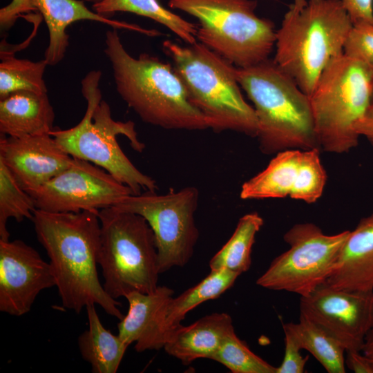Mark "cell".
Wrapping results in <instances>:
<instances>
[{
  "label": "cell",
  "mask_w": 373,
  "mask_h": 373,
  "mask_svg": "<svg viewBox=\"0 0 373 373\" xmlns=\"http://www.w3.org/2000/svg\"><path fill=\"white\" fill-rule=\"evenodd\" d=\"M1 59L0 98L19 90L47 93L44 73L48 65L44 59L32 61L1 50Z\"/></svg>",
  "instance_id": "cell-27"
},
{
  "label": "cell",
  "mask_w": 373,
  "mask_h": 373,
  "mask_svg": "<svg viewBox=\"0 0 373 373\" xmlns=\"http://www.w3.org/2000/svg\"><path fill=\"white\" fill-rule=\"evenodd\" d=\"M263 224L262 218L255 212L240 218L232 236L211 258L210 269H227L240 275L247 271L255 238Z\"/></svg>",
  "instance_id": "cell-26"
},
{
  "label": "cell",
  "mask_w": 373,
  "mask_h": 373,
  "mask_svg": "<svg viewBox=\"0 0 373 373\" xmlns=\"http://www.w3.org/2000/svg\"><path fill=\"white\" fill-rule=\"evenodd\" d=\"M26 192L32 198L37 209L56 213L101 210L133 194L128 186L102 168L73 157L65 170Z\"/></svg>",
  "instance_id": "cell-12"
},
{
  "label": "cell",
  "mask_w": 373,
  "mask_h": 373,
  "mask_svg": "<svg viewBox=\"0 0 373 373\" xmlns=\"http://www.w3.org/2000/svg\"><path fill=\"white\" fill-rule=\"evenodd\" d=\"M198 201V189L186 186L163 195L150 191L131 194L113 207L146 220L155 236L161 274L191 258L199 238L194 218Z\"/></svg>",
  "instance_id": "cell-11"
},
{
  "label": "cell",
  "mask_w": 373,
  "mask_h": 373,
  "mask_svg": "<svg viewBox=\"0 0 373 373\" xmlns=\"http://www.w3.org/2000/svg\"><path fill=\"white\" fill-rule=\"evenodd\" d=\"M233 329L230 315L213 313L188 326L180 327L169 336L163 348L184 365L199 358L211 359Z\"/></svg>",
  "instance_id": "cell-19"
},
{
  "label": "cell",
  "mask_w": 373,
  "mask_h": 373,
  "mask_svg": "<svg viewBox=\"0 0 373 373\" xmlns=\"http://www.w3.org/2000/svg\"><path fill=\"white\" fill-rule=\"evenodd\" d=\"M100 70L87 73L81 82L82 93L86 101V109L81 121L68 129H53L50 135L68 155L97 165L128 186L134 195L142 191H156V182L142 173L122 151L117 136L123 135L132 148L142 153L144 144L137 138L131 121H115L111 108L102 99L99 88Z\"/></svg>",
  "instance_id": "cell-6"
},
{
  "label": "cell",
  "mask_w": 373,
  "mask_h": 373,
  "mask_svg": "<svg viewBox=\"0 0 373 373\" xmlns=\"http://www.w3.org/2000/svg\"><path fill=\"white\" fill-rule=\"evenodd\" d=\"M233 373H276L277 367L254 354L247 343L240 339L234 329L224 338L211 358Z\"/></svg>",
  "instance_id": "cell-29"
},
{
  "label": "cell",
  "mask_w": 373,
  "mask_h": 373,
  "mask_svg": "<svg viewBox=\"0 0 373 373\" xmlns=\"http://www.w3.org/2000/svg\"><path fill=\"white\" fill-rule=\"evenodd\" d=\"M173 291L166 286H158L151 293L135 291L125 298L128 303L126 315L117 325L118 336L127 345L135 343L138 352L157 349V324L160 310L173 297Z\"/></svg>",
  "instance_id": "cell-20"
},
{
  "label": "cell",
  "mask_w": 373,
  "mask_h": 373,
  "mask_svg": "<svg viewBox=\"0 0 373 373\" xmlns=\"http://www.w3.org/2000/svg\"><path fill=\"white\" fill-rule=\"evenodd\" d=\"M99 218L97 262L106 293L117 300L135 291L153 292L160 273L155 236L146 220L114 207L99 210Z\"/></svg>",
  "instance_id": "cell-8"
},
{
  "label": "cell",
  "mask_w": 373,
  "mask_h": 373,
  "mask_svg": "<svg viewBox=\"0 0 373 373\" xmlns=\"http://www.w3.org/2000/svg\"><path fill=\"white\" fill-rule=\"evenodd\" d=\"M162 48L189 100L205 117L209 128L256 137V113L241 93L233 64L200 42L183 46L165 40Z\"/></svg>",
  "instance_id": "cell-5"
},
{
  "label": "cell",
  "mask_w": 373,
  "mask_h": 373,
  "mask_svg": "<svg viewBox=\"0 0 373 373\" xmlns=\"http://www.w3.org/2000/svg\"><path fill=\"white\" fill-rule=\"evenodd\" d=\"M86 309L88 327L78 338L80 354L93 373H115L128 345L104 327L95 305H88Z\"/></svg>",
  "instance_id": "cell-22"
},
{
  "label": "cell",
  "mask_w": 373,
  "mask_h": 373,
  "mask_svg": "<svg viewBox=\"0 0 373 373\" xmlns=\"http://www.w3.org/2000/svg\"><path fill=\"white\" fill-rule=\"evenodd\" d=\"M354 131L360 137H364L373 146V111L368 110L354 126Z\"/></svg>",
  "instance_id": "cell-36"
},
{
  "label": "cell",
  "mask_w": 373,
  "mask_h": 373,
  "mask_svg": "<svg viewBox=\"0 0 373 373\" xmlns=\"http://www.w3.org/2000/svg\"><path fill=\"white\" fill-rule=\"evenodd\" d=\"M352 26L340 0L294 3L276 30L274 61L310 96L328 63L343 53Z\"/></svg>",
  "instance_id": "cell-3"
},
{
  "label": "cell",
  "mask_w": 373,
  "mask_h": 373,
  "mask_svg": "<svg viewBox=\"0 0 373 373\" xmlns=\"http://www.w3.org/2000/svg\"><path fill=\"white\" fill-rule=\"evenodd\" d=\"M361 352L369 358L373 366V327L364 339Z\"/></svg>",
  "instance_id": "cell-37"
},
{
  "label": "cell",
  "mask_w": 373,
  "mask_h": 373,
  "mask_svg": "<svg viewBox=\"0 0 373 373\" xmlns=\"http://www.w3.org/2000/svg\"><path fill=\"white\" fill-rule=\"evenodd\" d=\"M285 334V354L283 360L277 367L276 373H303L309 356L303 357L300 354V348L293 337L287 332Z\"/></svg>",
  "instance_id": "cell-32"
},
{
  "label": "cell",
  "mask_w": 373,
  "mask_h": 373,
  "mask_svg": "<svg viewBox=\"0 0 373 373\" xmlns=\"http://www.w3.org/2000/svg\"><path fill=\"white\" fill-rule=\"evenodd\" d=\"M35 11L38 12L34 0H12L0 9L1 30H9L19 17Z\"/></svg>",
  "instance_id": "cell-33"
},
{
  "label": "cell",
  "mask_w": 373,
  "mask_h": 373,
  "mask_svg": "<svg viewBox=\"0 0 373 373\" xmlns=\"http://www.w3.org/2000/svg\"><path fill=\"white\" fill-rule=\"evenodd\" d=\"M343 53L373 66V25H353L345 40Z\"/></svg>",
  "instance_id": "cell-31"
},
{
  "label": "cell",
  "mask_w": 373,
  "mask_h": 373,
  "mask_svg": "<svg viewBox=\"0 0 373 373\" xmlns=\"http://www.w3.org/2000/svg\"><path fill=\"white\" fill-rule=\"evenodd\" d=\"M369 110L373 111V91H372V95L371 106H370Z\"/></svg>",
  "instance_id": "cell-38"
},
{
  "label": "cell",
  "mask_w": 373,
  "mask_h": 373,
  "mask_svg": "<svg viewBox=\"0 0 373 373\" xmlns=\"http://www.w3.org/2000/svg\"><path fill=\"white\" fill-rule=\"evenodd\" d=\"M300 314L325 329L347 350H359L373 327V290L338 289L326 283L300 297Z\"/></svg>",
  "instance_id": "cell-13"
},
{
  "label": "cell",
  "mask_w": 373,
  "mask_h": 373,
  "mask_svg": "<svg viewBox=\"0 0 373 373\" xmlns=\"http://www.w3.org/2000/svg\"><path fill=\"white\" fill-rule=\"evenodd\" d=\"M55 286L49 262L21 240H0V311L27 314L43 290Z\"/></svg>",
  "instance_id": "cell-14"
},
{
  "label": "cell",
  "mask_w": 373,
  "mask_h": 373,
  "mask_svg": "<svg viewBox=\"0 0 373 373\" xmlns=\"http://www.w3.org/2000/svg\"><path fill=\"white\" fill-rule=\"evenodd\" d=\"M99 210L56 213L35 209L37 238L50 259L63 307L79 314L88 305L100 306L122 320L120 303L105 291L97 265L100 245Z\"/></svg>",
  "instance_id": "cell-1"
},
{
  "label": "cell",
  "mask_w": 373,
  "mask_h": 373,
  "mask_svg": "<svg viewBox=\"0 0 373 373\" xmlns=\"http://www.w3.org/2000/svg\"><path fill=\"white\" fill-rule=\"evenodd\" d=\"M242 89L254 104L257 139L264 154L320 149L309 96L274 61L236 67Z\"/></svg>",
  "instance_id": "cell-4"
},
{
  "label": "cell",
  "mask_w": 373,
  "mask_h": 373,
  "mask_svg": "<svg viewBox=\"0 0 373 373\" xmlns=\"http://www.w3.org/2000/svg\"><path fill=\"white\" fill-rule=\"evenodd\" d=\"M300 350L308 351L328 373H345L343 346L315 323L300 314L298 323L283 324Z\"/></svg>",
  "instance_id": "cell-25"
},
{
  "label": "cell",
  "mask_w": 373,
  "mask_h": 373,
  "mask_svg": "<svg viewBox=\"0 0 373 373\" xmlns=\"http://www.w3.org/2000/svg\"><path fill=\"white\" fill-rule=\"evenodd\" d=\"M104 51L118 94L143 122L165 129L209 128L205 117L189 100L171 64L146 53L133 57L116 28L106 32Z\"/></svg>",
  "instance_id": "cell-2"
},
{
  "label": "cell",
  "mask_w": 373,
  "mask_h": 373,
  "mask_svg": "<svg viewBox=\"0 0 373 373\" xmlns=\"http://www.w3.org/2000/svg\"><path fill=\"white\" fill-rule=\"evenodd\" d=\"M240 274L227 269L211 270L202 280L175 298L171 297L160 312L157 325L158 349L182 326L191 310L205 301L218 298L232 287Z\"/></svg>",
  "instance_id": "cell-21"
},
{
  "label": "cell",
  "mask_w": 373,
  "mask_h": 373,
  "mask_svg": "<svg viewBox=\"0 0 373 373\" xmlns=\"http://www.w3.org/2000/svg\"><path fill=\"white\" fill-rule=\"evenodd\" d=\"M302 150L288 149L276 154L267 167L241 186L242 200L289 196L295 182Z\"/></svg>",
  "instance_id": "cell-23"
},
{
  "label": "cell",
  "mask_w": 373,
  "mask_h": 373,
  "mask_svg": "<svg viewBox=\"0 0 373 373\" xmlns=\"http://www.w3.org/2000/svg\"><path fill=\"white\" fill-rule=\"evenodd\" d=\"M345 367L354 373H373V366L369 358L359 350L345 352Z\"/></svg>",
  "instance_id": "cell-35"
},
{
  "label": "cell",
  "mask_w": 373,
  "mask_h": 373,
  "mask_svg": "<svg viewBox=\"0 0 373 373\" xmlns=\"http://www.w3.org/2000/svg\"><path fill=\"white\" fill-rule=\"evenodd\" d=\"M55 112L47 93L19 90L0 98V132L8 137L50 134Z\"/></svg>",
  "instance_id": "cell-18"
},
{
  "label": "cell",
  "mask_w": 373,
  "mask_h": 373,
  "mask_svg": "<svg viewBox=\"0 0 373 373\" xmlns=\"http://www.w3.org/2000/svg\"><path fill=\"white\" fill-rule=\"evenodd\" d=\"M169 8L198 20L197 40L237 68L268 59L276 43L274 23L256 15V0H169Z\"/></svg>",
  "instance_id": "cell-9"
},
{
  "label": "cell",
  "mask_w": 373,
  "mask_h": 373,
  "mask_svg": "<svg viewBox=\"0 0 373 373\" xmlns=\"http://www.w3.org/2000/svg\"><path fill=\"white\" fill-rule=\"evenodd\" d=\"M0 159L26 191L37 189L65 170L73 157L50 134L1 135Z\"/></svg>",
  "instance_id": "cell-15"
},
{
  "label": "cell",
  "mask_w": 373,
  "mask_h": 373,
  "mask_svg": "<svg viewBox=\"0 0 373 373\" xmlns=\"http://www.w3.org/2000/svg\"><path fill=\"white\" fill-rule=\"evenodd\" d=\"M373 91V66L344 53L332 59L309 96L321 149L347 153L358 145L355 123L367 113Z\"/></svg>",
  "instance_id": "cell-7"
},
{
  "label": "cell",
  "mask_w": 373,
  "mask_h": 373,
  "mask_svg": "<svg viewBox=\"0 0 373 373\" xmlns=\"http://www.w3.org/2000/svg\"><path fill=\"white\" fill-rule=\"evenodd\" d=\"M353 25H373V0H340Z\"/></svg>",
  "instance_id": "cell-34"
},
{
  "label": "cell",
  "mask_w": 373,
  "mask_h": 373,
  "mask_svg": "<svg viewBox=\"0 0 373 373\" xmlns=\"http://www.w3.org/2000/svg\"><path fill=\"white\" fill-rule=\"evenodd\" d=\"M319 149L302 151L298 170L289 197L312 204L322 195L326 172L320 158Z\"/></svg>",
  "instance_id": "cell-30"
},
{
  "label": "cell",
  "mask_w": 373,
  "mask_h": 373,
  "mask_svg": "<svg viewBox=\"0 0 373 373\" xmlns=\"http://www.w3.org/2000/svg\"><path fill=\"white\" fill-rule=\"evenodd\" d=\"M93 11L109 17L127 12L149 18L164 26L187 44L197 42V26L164 7L158 0H85Z\"/></svg>",
  "instance_id": "cell-24"
},
{
  "label": "cell",
  "mask_w": 373,
  "mask_h": 373,
  "mask_svg": "<svg viewBox=\"0 0 373 373\" xmlns=\"http://www.w3.org/2000/svg\"><path fill=\"white\" fill-rule=\"evenodd\" d=\"M325 283L338 289L373 290V213L350 231Z\"/></svg>",
  "instance_id": "cell-17"
},
{
  "label": "cell",
  "mask_w": 373,
  "mask_h": 373,
  "mask_svg": "<svg viewBox=\"0 0 373 373\" xmlns=\"http://www.w3.org/2000/svg\"><path fill=\"white\" fill-rule=\"evenodd\" d=\"M35 209L32 198L0 159V240H9L8 219L14 218L19 222L26 218L32 220Z\"/></svg>",
  "instance_id": "cell-28"
},
{
  "label": "cell",
  "mask_w": 373,
  "mask_h": 373,
  "mask_svg": "<svg viewBox=\"0 0 373 373\" xmlns=\"http://www.w3.org/2000/svg\"><path fill=\"white\" fill-rule=\"evenodd\" d=\"M34 1L37 11L41 15L48 30L49 43L44 53V59L50 66L56 65L64 59L69 45V37L66 33V29L73 23L78 21H93L105 23L113 28H126L149 35H154L152 30L100 15L90 10L84 1Z\"/></svg>",
  "instance_id": "cell-16"
},
{
  "label": "cell",
  "mask_w": 373,
  "mask_h": 373,
  "mask_svg": "<svg viewBox=\"0 0 373 373\" xmlns=\"http://www.w3.org/2000/svg\"><path fill=\"white\" fill-rule=\"evenodd\" d=\"M350 233L346 230L327 235L314 223L294 224L283 236L289 249L272 260L256 284L308 296L327 282Z\"/></svg>",
  "instance_id": "cell-10"
}]
</instances>
